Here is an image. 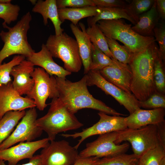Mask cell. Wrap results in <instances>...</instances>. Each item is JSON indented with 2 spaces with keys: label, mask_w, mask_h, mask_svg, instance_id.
<instances>
[{
  "label": "cell",
  "mask_w": 165,
  "mask_h": 165,
  "mask_svg": "<svg viewBox=\"0 0 165 165\" xmlns=\"http://www.w3.org/2000/svg\"><path fill=\"white\" fill-rule=\"evenodd\" d=\"M59 93V98L69 111L75 114L83 108H90L114 116H125L96 99L89 91L85 75L79 80L72 82L65 78L55 76Z\"/></svg>",
  "instance_id": "obj_1"
},
{
  "label": "cell",
  "mask_w": 165,
  "mask_h": 165,
  "mask_svg": "<svg viewBox=\"0 0 165 165\" xmlns=\"http://www.w3.org/2000/svg\"><path fill=\"white\" fill-rule=\"evenodd\" d=\"M158 50L155 42L143 50L134 53L129 64L132 74L130 90L139 101L147 99L156 91L153 79V66Z\"/></svg>",
  "instance_id": "obj_2"
},
{
  "label": "cell",
  "mask_w": 165,
  "mask_h": 165,
  "mask_svg": "<svg viewBox=\"0 0 165 165\" xmlns=\"http://www.w3.org/2000/svg\"><path fill=\"white\" fill-rule=\"evenodd\" d=\"M49 105L47 113L36 121L37 126L47 134L49 141L55 140L59 133L83 126L59 97L53 99Z\"/></svg>",
  "instance_id": "obj_3"
},
{
  "label": "cell",
  "mask_w": 165,
  "mask_h": 165,
  "mask_svg": "<svg viewBox=\"0 0 165 165\" xmlns=\"http://www.w3.org/2000/svg\"><path fill=\"white\" fill-rule=\"evenodd\" d=\"M31 20V15L28 12L13 27L2 23L3 27L8 31L2 30L0 33L1 39L4 43L0 51V64L5 59L13 55H21L27 58L35 52L29 43L27 37Z\"/></svg>",
  "instance_id": "obj_4"
},
{
  "label": "cell",
  "mask_w": 165,
  "mask_h": 165,
  "mask_svg": "<svg viewBox=\"0 0 165 165\" xmlns=\"http://www.w3.org/2000/svg\"><path fill=\"white\" fill-rule=\"evenodd\" d=\"M97 24L106 37L122 42L133 53L140 52L155 42L154 37L141 35L122 19L101 20Z\"/></svg>",
  "instance_id": "obj_5"
},
{
  "label": "cell",
  "mask_w": 165,
  "mask_h": 165,
  "mask_svg": "<svg viewBox=\"0 0 165 165\" xmlns=\"http://www.w3.org/2000/svg\"><path fill=\"white\" fill-rule=\"evenodd\" d=\"M53 57L60 59L64 68L72 72H78L82 62L77 42L65 32L57 36L50 35L45 44Z\"/></svg>",
  "instance_id": "obj_6"
},
{
  "label": "cell",
  "mask_w": 165,
  "mask_h": 165,
  "mask_svg": "<svg viewBox=\"0 0 165 165\" xmlns=\"http://www.w3.org/2000/svg\"><path fill=\"white\" fill-rule=\"evenodd\" d=\"M124 141L131 144L133 154L138 157L148 150L160 145L157 125H149L137 129L128 128L119 131L115 143Z\"/></svg>",
  "instance_id": "obj_7"
},
{
  "label": "cell",
  "mask_w": 165,
  "mask_h": 165,
  "mask_svg": "<svg viewBox=\"0 0 165 165\" xmlns=\"http://www.w3.org/2000/svg\"><path fill=\"white\" fill-rule=\"evenodd\" d=\"M31 75L34 84L26 97L34 101L39 110L43 111L48 105L46 101L48 98L53 99L59 97L55 77L50 75L40 67L35 68Z\"/></svg>",
  "instance_id": "obj_8"
},
{
  "label": "cell",
  "mask_w": 165,
  "mask_h": 165,
  "mask_svg": "<svg viewBox=\"0 0 165 165\" xmlns=\"http://www.w3.org/2000/svg\"><path fill=\"white\" fill-rule=\"evenodd\" d=\"M119 132L99 135L95 140L86 144V148L79 153V156L83 158L96 157L100 158L125 153L129 148L128 143L116 144L115 143Z\"/></svg>",
  "instance_id": "obj_9"
},
{
  "label": "cell",
  "mask_w": 165,
  "mask_h": 165,
  "mask_svg": "<svg viewBox=\"0 0 165 165\" xmlns=\"http://www.w3.org/2000/svg\"><path fill=\"white\" fill-rule=\"evenodd\" d=\"M99 120L92 126L83 129L79 132L73 134H62L63 137L75 139L80 137L77 144L74 147L77 150L87 138L91 136L100 135L114 131H119L127 128L126 118L120 116H110L104 112L98 113Z\"/></svg>",
  "instance_id": "obj_10"
},
{
  "label": "cell",
  "mask_w": 165,
  "mask_h": 165,
  "mask_svg": "<svg viewBox=\"0 0 165 165\" xmlns=\"http://www.w3.org/2000/svg\"><path fill=\"white\" fill-rule=\"evenodd\" d=\"M37 113L35 107L29 108L10 136L0 144V150L18 143L31 141L39 137L42 130L37 126Z\"/></svg>",
  "instance_id": "obj_11"
},
{
  "label": "cell",
  "mask_w": 165,
  "mask_h": 165,
  "mask_svg": "<svg viewBox=\"0 0 165 165\" xmlns=\"http://www.w3.org/2000/svg\"><path fill=\"white\" fill-rule=\"evenodd\" d=\"M87 86H96L107 95L114 97L130 114L141 108L139 101L132 94H129L107 81L98 70H91L86 74Z\"/></svg>",
  "instance_id": "obj_12"
},
{
  "label": "cell",
  "mask_w": 165,
  "mask_h": 165,
  "mask_svg": "<svg viewBox=\"0 0 165 165\" xmlns=\"http://www.w3.org/2000/svg\"><path fill=\"white\" fill-rule=\"evenodd\" d=\"M42 149L43 165H72L79 157L77 150L65 140L51 141Z\"/></svg>",
  "instance_id": "obj_13"
},
{
  "label": "cell",
  "mask_w": 165,
  "mask_h": 165,
  "mask_svg": "<svg viewBox=\"0 0 165 165\" xmlns=\"http://www.w3.org/2000/svg\"><path fill=\"white\" fill-rule=\"evenodd\" d=\"M49 141L47 138L35 141L20 142L0 150V160L7 161L8 165H16L23 160L32 158L37 150L46 147Z\"/></svg>",
  "instance_id": "obj_14"
},
{
  "label": "cell",
  "mask_w": 165,
  "mask_h": 165,
  "mask_svg": "<svg viewBox=\"0 0 165 165\" xmlns=\"http://www.w3.org/2000/svg\"><path fill=\"white\" fill-rule=\"evenodd\" d=\"M12 82L0 86V119L7 112L36 107L34 101L20 95L14 89Z\"/></svg>",
  "instance_id": "obj_15"
},
{
  "label": "cell",
  "mask_w": 165,
  "mask_h": 165,
  "mask_svg": "<svg viewBox=\"0 0 165 165\" xmlns=\"http://www.w3.org/2000/svg\"><path fill=\"white\" fill-rule=\"evenodd\" d=\"M113 59V64L99 71L100 74L108 82L125 92L132 94V74L130 66Z\"/></svg>",
  "instance_id": "obj_16"
},
{
  "label": "cell",
  "mask_w": 165,
  "mask_h": 165,
  "mask_svg": "<svg viewBox=\"0 0 165 165\" xmlns=\"http://www.w3.org/2000/svg\"><path fill=\"white\" fill-rule=\"evenodd\" d=\"M34 69L33 64L25 59L12 68L10 73L13 77L12 85L20 95H27L32 89L34 82L31 75Z\"/></svg>",
  "instance_id": "obj_17"
},
{
  "label": "cell",
  "mask_w": 165,
  "mask_h": 165,
  "mask_svg": "<svg viewBox=\"0 0 165 165\" xmlns=\"http://www.w3.org/2000/svg\"><path fill=\"white\" fill-rule=\"evenodd\" d=\"M164 108L136 110L127 117L126 122L127 128L137 129L149 125H158L165 122Z\"/></svg>",
  "instance_id": "obj_18"
},
{
  "label": "cell",
  "mask_w": 165,
  "mask_h": 165,
  "mask_svg": "<svg viewBox=\"0 0 165 165\" xmlns=\"http://www.w3.org/2000/svg\"><path fill=\"white\" fill-rule=\"evenodd\" d=\"M51 54L45 44H42L41 49L39 52H35L27 60L34 65L44 69L50 76L63 78L71 74L63 67L57 64L53 60Z\"/></svg>",
  "instance_id": "obj_19"
},
{
  "label": "cell",
  "mask_w": 165,
  "mask_h": 165,
  "mask_svg": "<svg viewBox=\"0 0 165 165\" xmlns=\"http://www.w3.org/2000/svg\"><path fill=\"white\" fill-rule=\"evenodd\" d=\"M79 25L81 29L72 23L70 24V27L77 42L84 68V74H86L90 71L91 63L92 43L86 33L84 24L80 22Z\"/></svg>",
  "instance_id": "obj_20"
},
{
  "label": "cell",
  "mask_w": 165,
  "mask_h": 165,
  "mask_svg": "<svg viewBox=\"0 0 165 165\" xmlns=\"http://www.w3.org/2000/svg\"><path fill=\"white\" fill-rule=\"evenodd\" d=\"M32 11L41 14L43 18V22L45 26L50 19L54 27L55 35L58 36L62 34L64 29L61 28L63 23L60 20L56 4V0H39L34 6Z\"/></svg>",
  "instance_id": "obj_21"
},
{
  "label": "cell",
  "mask_w": 165,
  "mask_h": 165,
  "mask_svg": "<svg viewBox=\"0 0 165 165\" xmlns=\"http://www.w3.org/2000/svg\"><path fill=\"white\" fill-rule=\"evenodd\" d=\"M160 19L155 0L151 8L141 14L138 21L131 28L135 32L142 36L154 37L153 30Z\"/></svg>",
  "instance_id": "obj_22"
},
{
  "label": "cell",
  "mask_w": 165,
  "mask_h": 165,
  "mask_svg": "<svg viewBox=\"0 0 165 165\" xmlns=\"http://www.w3.org/2000/svg\"><path fill=\"white\" fill-rule=\"evenodd\" d=\"M100 11L97 6L82 8H65L58 9L59 19L63 23L66 20H70L75 25H77L81 19L95 16Z\"/></svg>",
  "instance_id": "obj_23"
},
{
  "label": "cell",
  "mask_w": 165,
  "mask_h": 165,
  "mask_svg": "<svg viewBox=\"0 0 165 165\" xmlns=\"http://www.w3.org/2000/svg\"><path fill=\"white\" fill-rule=\"evenodd\" d=\"M98 7L99 12L95 16L89 17L87 19L88 27L96 24L97 21L101 20H112L122 18L126 19L134 25L136 23L128 15L125 8Z\"/></svg>",
  "instance_id": "obj_24"
},
{
  "label": "cell",
  "mask_w": 165,
  "mask_h": 165,
  "mask_svg": "<svg viewBox=\"0 0 165 165\" xmlns=\"http://www.w3.org/2000/svg\"><path fill=\"white\" fill-rule=\"evenodd\" d=\"M25 112V110L9 111L0 119V144L11 134Z\"/></svg>",
  "instance_id": "obj_25"
},
{
  "label": "cell",
  "mask_w": 165,
  "mask_h": 165,
  "mask_svg": "<svg viewBox=\"0 0 165 165\" xmlns=\"http://www.w3.org/2000/svg\"><path fill=\"white\" fill-rule=\"evenodd\" d=\"M86 31L92 43L95 45L107 56L112 58L106 37L97 24L88 27Z\"/></svg>",
  "instance_id": "obj_26"
},
{
  "label": "cell",
  "mask_w": 165,
  "mask_h": 165,
  "mask_svg": "<svg viewBox=\"0 0 165 165\" xmlns=\"http://www.w3.org/2000/svg\"><path fill=\"white\" fill-rule=\"evenodd\" d=\"M106 38L112 58L122 63L129 64L134 53L126 46L120 45L116 40Z\"/></svg>",
  "instance_id": "obj_27"
},
{
  "label": "cell",
  "mask_w": 165,
  "mask_h": 165,
  "mask_svg": "<svg viewBox=\"0 0 165 165\" xmlns=\"http://www.w3.org/2000/svg\"><path fill=\"white\" fill-rule=\"evenodd\" d=\"M155 0H133L125 8L128 15L137 23L140 16L151 8Z\"/></svg>",
  "instance_id": "obj_28"
},
{
  "label": "cell",
  "mask_w": 165,
  "mask_h": 165,
  "mask_svg": "<svg viewBox=\"0 0 165 165\" xmlns=\"http://www.w3.org/2000/svg\"><path fill=\"white\" fill-rule=\"evenodd\" d=\"M139 157L125 153L100 159L95 165H138Z\"/></svg>",
  "instance_id": "obj_29"
},
{
  "label": "cell",
  "mask_w": 165,
  "mask_h": 165,
  "mask_svg": "<svg viewBox=\"0 0 165 165\" xmlns=\"http://www.w3.org/2000/svg\"><path fill=\"white\" fill-rule=\"evenodd\" d=\"M164 62L160 55L158 50L156 56L153 66V79L156 91L165 94V73Z\"/></svg>",
  "instance_id": "obj_30"
},
{
  "label": "cell",
  "mask_w": 165,
  "mask_h": 165,
  "mask_svg": "<svg viewBox=\"0 0 165 165\" xmlns=\"http://www.w3.org/2000/svg\"><path fill=\"white\" fill-rule=\"evenodd\" d=\"M165 157V148L159 145L143 153L139 158L138 165H159Z\"/></svg>",
  "instance_id": "obj_31"
},
{
  "label": "cell",
  "mask_w": 165,
  "mask_h": 165,
  "mask_svg": "<svg viewBox=\"0 0 165 165\" xmlns=\"http://www.w3.org/2000/svg\"><path fill=\"white\" fill-rule=\"evenodd\" d=\"M113 61V58L107 56L95 45L92 43L91 63L90 71H100L112 64Z\"/></svg>",
  "instance_id": "obj_32"
},
{
  "label": "cell",
  "mask_w": 165,
  "mask_h": 165,
  "mask_svg": "<svg viewBox=\"0 0 165 165\" xmlns=\"http://www.w3.org/2000/svg\"><path fill=\"white\" fill-rule=\"evenodd\" d=\"M25 58L24 56L18 55L14 56L8 63L0 64V86L7 84L12 81L10 76L12 68L25 60Z\"/></svg>",
  "instance_id": "obj_33"
},
{
  "label": "cell",
  "mask_w": 165,
  "mask_h": 165,
  "mask_svg": "<svg viewBox=\"0 0 165 165\" xmlns=\"http://www.w3.org/2000/svg\"><path fill=\"white\" fill-rule=\"evenodd\" d=\"M20 10V7L17 5L0 4V18L4 20L3 23L10 24L17 20Z\"/></svg>",
  "instance_id": "obj_34"
},
{
  "label": "cell",
  "mask_w": 165,
  "mask_h": 165,
  "mask_svg": "<svg viewBox=\"0 0 165 165\" xmlns=\"http://www.w3.org/2000/svg\"><path fill=\"white\" fill-rule=\"evenodd\" d=\"M139 104L140 108L148 109L165 108V94L156 91L146 100L139 101Z\"/></svg>",
  "instance_id": "obj_35"
},
{
  "label": "cell",
  "mask_w": 165,
  "mask_h": 165,
  "mask_svg": "<svg viewBox=\"0 0 165 165\" xmlns=\"http://www.w3.org/2000/svg\"><path fill=\"white\" fill-rule=\"evenodd\" d=\"M154 37L159 45V53L163 61L165 60V22H159L153 30Z\"/></svg>",
  "instance_id": "obj_36"
},
{
  "label": "cell",
  "mask_w": 165,
  "mask_h": 165,
  "mask_svg": "<svg viewBox=\"0 0 165 165\" xmlns=\"http://www.w3.org/2000/svg\"><path fill=\"white\" fill-rule=\"evenodd\" d=\"M56 4L58 9L95 6L92 0H57Z\"/></svg>",
  "instance_id": "obj_37"
},
{
  "label": "cell",
  "mask_w": 165,
  "mask_h": 165,
  "mask_svg": "<svg viewBox=\"0 0 165 165\" xmlns=\"http://www.w3.org/2000/svg\"><path fill=\"white\" fill-rule=\"evenodd\" d=\"M95 6L102 8H125L128 3L122 0H92Z\"/></svg>",
  "instance_id": "obj_38"
},
{
  "label": "cell",
  "mask_w": 165,
  "mask_h": 165,
  "mask_svg": "<svg viewBox=\"0 0 165 165\" xmlns=\"http://www.w3.org/2000/svg\"><path fill=\"white\" fill-rule=\"evenodd\" d=\"M100 159L96 157L83 158L79 156L72 165H95Z\"/></svg>",
  "instance_id": "obj_39"
},
{
  "label": "cell",
  "mask_w": 165,
  "mask_h": 165,
  "mask_svg": "<svg viewBox=\"0 0 165 165\" xmlns=\"http://www.w3.org/2000/svg\"><path fill=\"white\" fill-rule=\"evenodd\" d=\"M160 144L165 148V122L157 125Z\"/></svg>",
  "instance_id": "obj_40"
},
{
  "label": "cell",
  "mask_w": 165,
  "mask_h": 165,
  "mask_svg": "<svg viewBox=\"0 0 165 165\" xmlns=\"http://www.w3.org/2000/svg\"><path fill=\"white\" fill-rule=\"evenodd\" d=\"M156 9L160 19H165V0H156Z\"/></svg>",
  "instance_id": "obj_41"
},
{
  "label": "cell",
  "mask_w": 165,
  "mask_h": 165,
  "mask_svg": "<svg viewBox=\"0 0 165 165\" xmlns=\"http://www.w3.org/2000/svg\"><path fill=\"white\" fill-rule=\"evenodd\" d=\"M0 165H8L6 164L4 161L0 160ZM18 165H43V164L41 156L39 154L34 156L32 158L30 159L29 162L27 163Z\"/></svg>",
  "instance_id": "obj_42"
},
{
  "label": "cell",
  "mask_w": 165,
  "mask_h": 165,
  "mask_svg": "<svg viewBox=\"0 0 165 165\" xmlns=\"http://www.w3.org/2000/svg\"><path fill=\"white\" fill-rule=\"evenodd\" d=\"M11 0H0V4H7L11 3Z\"/></svg>",
  "instance_id": "obj_43"
},
{
  "label": "cell",
  "mask_w": 165,
  "mask_h": 165,
  "mask_svg": "<svg viewBox=\"0 0 165 165\" xmlns=\"http://www.w3.org/2000/svg\"><path fill=\"white\" fill-rule=\"evenodd\" d=\"M159 165H165V157H164L160 161Z\"/></svg>",
  "instance_id": "obj_44"
},
{
  "label": "cell",
  "mask_w": 165,
  "mask_h": 165,
  "mask_svg": "<svg viewBox=\"0 0 165 165\" xmlns=\"http://www.w3.org/2000/svg\"><path fill=\"white\" fill-rule=\"evenodd\" d=\"M29 1L32 5H34V6L35 5L37 1L36 0H30Z\"/></svg>",
  "instance_id": "obj_45"
}]
</instances>
